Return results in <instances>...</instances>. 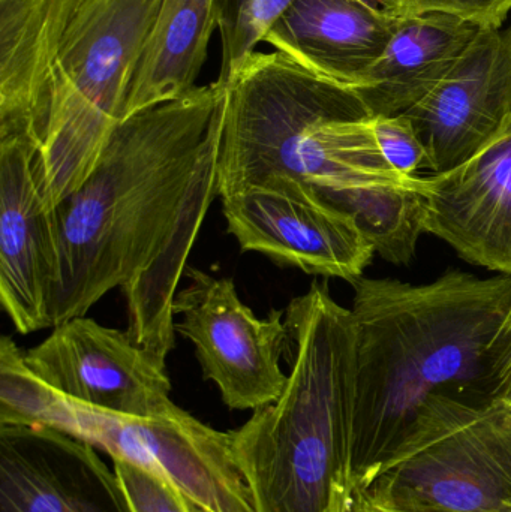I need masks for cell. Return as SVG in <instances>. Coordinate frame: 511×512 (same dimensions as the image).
<instances>
[{
  "mask_svg": "<svg viewBox=\"0 0 511 512\" xmlns=\"http://www.w3.org/2000/svg\"><path fill=\"white\" fill-rule=\"evenodd\" d=\"M63 396L32 372L11 337L0 342V426H48Z\"/></svg>",
  "mask_w": 511,
  "mask_h": 512,
  "instance_id": "19",
  "label": "cell"
},
{
  "mask_svg": "<svg viewBox=\"0 0 511 512\" xmlns=\"http://www.w3.org/2000/svg\"><path fill=\"white\" fill-rule=\"evenodd\" d=\"M443 174L476 155L511 125V24L480 29L446 77L405 111Z\"/></svg>",
  "mask_w": 511,
  "mask_h": 512,
  "instance_id": "11",
  "label": "cell"
},
{
  "mask_svg": "<svg viewBox=\"0 0 511 512\" xmlns=\"http://www.w3.org/2000/svg\"><path fill=\"white\" fill-rule=\"evenodd\" d=\"M296 0H216V23L222 39L219 86L225 87L255 47L266 41L270 30ZM380 8L377 0H368ZM383 9V8H381Z\"/></svg>",
  "mask_w": 511,
  "mask_h": 512,
  "instance_id": "20",
  "label": "cell"
},
{
  "mask_svg": "<svg viewBox=\"0 0 511 512\" xmlns=\"http://www.w3.org/2000/svg\"><path fill=\"white\" fill-rule=\"evenodd\" d=\"M38 155L23 141H0V301L20 334L51 328L59 268L51 213L36 179Z\"/></svg>",
  "mask_w": 511,
  "mask_h": 512,
  "instance_id": "13",
  "label": "cell"
},
{
  "mask_svg": "<svg viewBox=\"0 0 511 512\" xmlns=\"http://www.w3.org/2000/svg\"><path fill=\"white\" fill-rule=\"evenodd\" d=\"M350 512H399L392 510H384V508L375 507L369 502L363 501L359 496H354L353 505H351Z\"/></svg>",
  "mask_w": 511,
  "mask_h": 512,
  "instance_id": "25",
  "label": "cell"
},
{
  "mask_svg": "<svg viewBox=\"0 0 511 512\" xmlns=\"http://www.w3.org/2000/svg\"><path fill=\"white\" fill-rule=\"evenodd\" d=\"M86 0H0V141L41 150L54 65Z\"/></svg>",
  "mask_w": 511,
  "mask_h": 512,
  "instance_id": "15",
  "label": "cell"
},
{
  "mask_svg": "<svg viewBox=\"0 0 511 512\" xmlns=\"http://www.w3.org/2000/svg\"><path fill=\"white\" fill-rule=\"evenodd\" d=\"M371 128L381 158L395 173L414 179L417 171L429 170L428 153L405 114L372 117Z\"/></svg>",
  "mask_w": 511,
  "mask_h": 512,
  "instance_id": "21",
  "label": "cell"
},
{
  "mask_svg": "<svg viewBox=\"0 0 511 512\" xmlns=\"http://www.w3.org/2000/svg\"><path fill=\"white\" fill-rule=\"evenodd\" d=\"M224 89L219 198L266 177L287 176L354 218L374 192L419 182L387 167L356 90L281 51H255Z\"/></svg>",
  "mask_w": 511,
  "mask_h": 512,
  "instance_id": "4",
  "label": "cell"
},
{
  "mask_svg": "<svg viewBox=\"0 0 511 512\" xmlns=\"http://www.w3.org/2000/svg\"><path fill=\"white\" fill-rule=\"evenodd\" d=\"M353 286L356 489L434 397L497 399V342L510 312L511 277L450 268L422 285L360 277Z\"/></svg>",
  "mask_w": 511,
  "mask_h": 512,
  "instance_id": "2",
  "label": "cell"
},
{
  "mask_svg": "<svg viewBox=\"0 0 511 512\" xmlns=\"http://www.w3.org/2000/svg\"><path fill=\"white\" fill-rule=\"evenodd\" d=\"M425 233L511 277V125L453 170L422 177Z\"/></svg>",
  "mask_w": 511,
  "mask_h": 512,
  "instance_id": "14",
  "label": "cell"
},
{
  "mask_svg": "<svg viewBox=\"0 0 511 512\" xmlns=\"http://www.w3.org/2000/svg\"><path fill=\"white\" fill-rule=\"evenodd\" d=\"M216 23V0H162L135 68L123 119L195 89Z\"/></svg>",
  "mask_w": 511,
  "mask_h": 512,
  "instance_id": "18",
  "label": "cell"
},
{
  "mask_svg": "<svg viewBox=\"0 0 511 512\" xmlns=\"http://www.w3.org/2000/svg\"><path fill=\"white\" fill-rule=\"evenodd\" d=\"M497 399L511 405V307L497 342Z\"/></svg>",
  "mask_w": 511,
  "mask_h": 512,
  "instance_id": "24",
  "label": "cell"
},
{
  "mask_svg": "<svg viewBox=\"0 0 511 512\" xmlns=\"http://www.w3.org/2000/svg\"><path fill=\"white\" fill-rule=\"evenodd\" d=\"M288 384L231 432L255 512H350L353 313L312 282L285 307Z\"/></svg>",
  "mask_w": 511,
  "mask_h": 512,
  "instance_id": "3",
  "label": "cell"
},
{
  "mask_svg": "<svg viewBox=\"0 0 511 512\" xmlns=\"http://www.w3.org/2000/svg\"><path fill=\"white\" fill-rule=\"evenodd\" d=\"M59 430L102 448L111 459L158 472L204 511L255 512L231 432L201 423L174 403L152 417L137 418L68 399Z\"/></svg>",
  "mask_w": 511,
  "mask_h": 512,
  "instance_id": "7",
  "label": "cell"
},
{
  "mask_svg": "<svg viewBox=\"0 0 511 512\" xmlns=\"http://www.w3.org/2000/svg\"><path fill=\"white\" fill-rule=\"evenodd\" d=\"M113 466L135 512H192L191 502L158 472L123 459Z\"/></svg>",
  "mask_w": 511,
  "mask_h": 512,
  "instance_id": "22",
  "label": "cell"
},
{
  "mask_svg": "<svg viewBox=\"0 0 511 512\" xmlns=\"http://www.w3.org/2000/svg\"><path fill=\"white\" fill-rule=\"evenodd\" d=\"M480 29L447 12L401 17L383 54L354 90L372 117L404 114L446 77Z\"/></svg>",
  "mask_w": 511,
  "mask_h": 512,
  "instance_id": "17",
  "label": "cell"
},
{
  "mask_svg": "<svg viewBox=\"0 0 511 512\" xmlns=\"http://www.w3.org/2000/svg\"><path fill=\"white\" fill-rule=\"evenodd\" d=\"M0 512H135L95 445L48 426H0Z\"/></svg>",
  "mask_w": 511,
  "mask_h": 512,
  "instance_id": "12",
  "label": "cell"
},
{
  "mask_svg": "<svg viewBox=\"0 0 511 512\" xmlns=\"http://www.w3.org/2000/svg\"><path fill=\"white\" fill-rule=\"evenodd\" d=\"M189 501V499H188ZM191 502V501H189ZM191 511L192 512H207V511H204L203 508H200L198 507V505H195L194 502H191Z\"/></svg>",
  "mask_w": 511,
  "mask_h": 512,
  "instance_id": "26",
  "label": "cell"
},
{
  "mask_svg": "<svg viewBox=\"0 0 511 512\" xmlns=\"http://www.w3.org/2000/svg\"><path fill=\"white\" fill-rule=\"evenodd\" d=\"M224 116L215 81L117 125L80 188L50 210L59 259L51 328L120 288L129 336L167 363L180 277L219 198Z\"/></svg>",
  "mask_w": 511,
  "mask_h": 512,
  "instance_id": "1",
  "label": "cell"
},
{
  "mask_svg": "<svg viewBox=\"0 0 511 512\" xmlns=\"http://www.w3.org/2000/svg\"><path fill=\"white\" fill-rule=\"evenodd\" d=\"M377 3L398 17L447 12L483 29L503 27L511 12V0H377Z\"/></svg>",
  "mask_w": 511,
  "mask_h": 512,
  "instance_id": "23",
  "label": "cell"
},
{
  "mask_svg": "<svg viewBox=\"0 0 511 512\" xmlns=\"http://www.w3.org/2000/svg\"><path fill=\"white\" fill-rule=\"evenodd\" d=\"M189 285L177 292L176 331L192 342L203 378L212 381L233 411H257L284 393L281 367L288 346L285 310L258 318L227 277L186 267Z\"/></svg>",
  "mask_w": 511,
  "mask_h": 512,
  "instance_id": "8",
  "label": "cell"
},
{
  "mask_svg": "<svg viewBox=\"0 0 511 512\" xmlns=\"http://www.w3.org/2000/svg\"><path fill=\"white\" fill-rule=\"evenodd\" d=\"M36 376L87 408L125 417H152L173 405L167 363L138 346L128 331L77 316L24 352Z\"/></svg>",
  "mask_w": 511,
  "mask_h": 512,
  "instance_id": "10",
  "label": "cell"
},
{
  "mask_svg": "<svg viewBox=\"0 0 511 512\" xmlns=\"http://www.w3.org/2000/svg\"><path fill=\"white\" fill-rule=\"evenodd\" d=\"M221 201L228 233L242 252H258L281 267L353 283L375 254L350 213L293 177H266Z\"/></svg>",
  "mask_w": 511,
  "mask_h": 512,
  "instance_id": "9",
  "label": "cell"
},
{
  "mask_svg": "<svg viewBox=\"0 0 511 512\" xmlns=\"http://www.w3.org/2000/svg\"><path fill=\"white\" fill-rule=\"evenodd\" d=\"M354 496L399 512H511V405L434 397Z\"/></svg>",
  "mask_w": 511,
  "mask_h": 512,
  "instance_id": "6",
  "label": "cell"
},
{
  "mask_svg": "<svg viewBox=\"0 0 511 512\" xmlns=\"http://www.w3.org/2000/svg\"><path fill=\"white\" fill-rule=\"evenodd\" d=\"M162 0H86L54 65L53 102L35 162L53 210L80 188L123 120L129 86Z\"/></svg>",
  "mask_w": 511,
  "mask_h": 512,
  "instance_id": "5",
  "label": "cell"
},
{
  "mask_svg": "<svg viewBox=\"0 0 511 512\" xmlns=\"http://www.w3.org/2000/svg\"><path fill=\"white\" fill-rule=\"evenodd\" d=\"M399 18L368 0H296L264 42L320 77L359 89Z\"/></svg>",
  "mask_w": 511,
  "mask_h": 512,
  "instance_id": "16",
  "label": "cell"
}]
</instances>
